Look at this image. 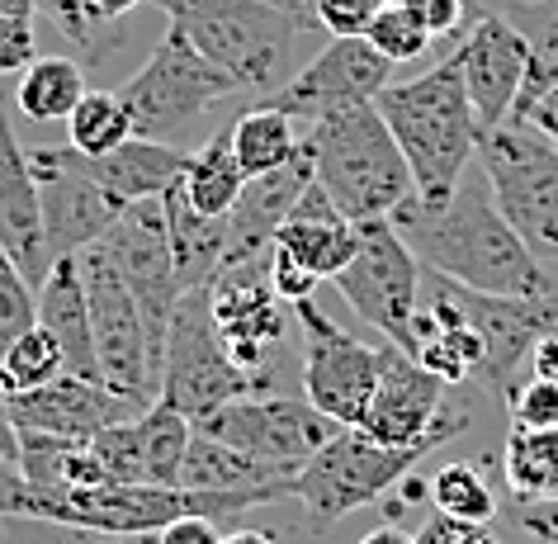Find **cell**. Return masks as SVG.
I'll return each instance as SVG.
<instances>
[{
  "label": "cell",
  "instance_id": "cell-27",
  "mask_svg": "<svg viewBox=\"0 0 558 544\" xmlns=\"http://www.w3.org/2000/svg\"><path fill=\"white\" fill-rule=\"evenodd\" d=\"M175 185L204 218H228L236 194L246 185L242 161H236V152H232V129H218L199 152H190Z\"/></svg>",
  "mask_w": 558,
  "mask_h": 544
},
{
  "label": "cell",
  "instance_id": "cell-48",
  "mask_svg": "<svg viewBox=\"0 0 558 544\" xmlns=\"http://www.w3.org/2000/svg\"><path fill=\"white\" fill-rule=\"evenodd\" d=\"M525 374L558 384V327H549V331H544V337L535 341V351H530V360H525Z\"/></svg>",
  "mask_w": 558,
  "mask_h": 544
},
{
  "label": "cell",
  "instance_id": "cell-4",
  "mask_svg": "<svg viewBox=\"0 0 558 544\" xmlns=\"http://www.w3.org/2000/svg\"><path fill=\"white\" fill-rule=\"evenodd\" d=\"M175 29L190 34V44L214 67H222L242 90L284 86L294 67V44L308 34L289 10L270 0H151Z\"/></svg>",
  "mask_w": 558,
  "mask_h": 544
},
{
  "label": "cell",
  "instance_id": "cell-41",
  "mask_svg": "<svg viewBox=\"0 0 558 544\" xmlns=\"http://www.w3.org/2000/svg\"><path fill=\"white\" fill-rule=\"evenodd\" d=\"M384 5L388 0H313V15L323 29H331V38H337V34H365L369 20L379 15Z\"/></svg>",
  "mask_w": 558,
  "mask_h": 544
},
{
  "label": "cell",
  "instance_id": "cell-14",
  "mask_svg": "<svg viewBox=\"0 0 558 544\" xmlns=\"http://www.w3.org/2000/svg\"><path fill=\"white\" fill-rule=\"evenodd\" d=\"M29 166L38 180L44 237H48L52 261L81 256V251L100 246L105 232L114 228V218L123 214V204L86 171V157H81L72 143H62V147L29 152Z\"/></svg>",
  "mask_w": 558,
  "mask_h": 544
},
{
  "label": "cell",
  "instance_id": "cell-38",
  "mask_svg": "<svg viewBox=\"0 0 558 544\" xmlns=\"http://www.w3.org/2000/svg\"><path fill=\"white\" fill-rule=\"evenodd\" d=\"M29 327H38V289L24 280V270L10 261V251L0 246V355Z\"/></svg>",
  "mask_w": 558,
  "mask_h": 544
},
{
  "label": "cell",
  "instance_id": "cell-15",
  "mask_svg": "<svg viewBox=\"0 0 558 544\" xmlns=\"http://www.w3.org/2000/svg\"><path fill=\"white\" fill-rule=\"evenodd\" d=\"M208 303H214V323L228 341L232 360L251 379L260 384V394H270L275 384V351L289 331V303L270 289V256L228 265L214 285H208Z\"/></svg>",
  "mask_w": 558,
  "mask_h": 544
},
{
  "label": "cell",
  "instance_id": "cell-26",
  "mask_svg": "<svg viewBox=\"0 0 558 544\" xmlns=\"http://www.w3.org/2000/svg\"><path fill=\"white\" fill-rule=\"evenodd\" d=\"M161 208H166V232H171L180 289H185V294L208 289L222 275V261H228V218H204L199 208L180 194V185L161 194Z\"/></svg>",
  "mask_w": 558,
  "mask_h": 544
},
{
  "label": "cell",
  "instance_id": "cell-39",
  "mask_svg": "<svg viewBox=\"0 0 558 544\" xmlns=\"http://www.w3.org/2000/svg\"><path fill=\"white\" fill-rule=\"evenodd\" d=\"M95 455L109 473V483H147V464H143V431H137V416H123V422L105 426L100 436H90Z\"/></svg>",
  "mask_w": 558,
  "mask_h": 544
},
{
  "label": "cell",
  "instance_id": "cell-28",
  "mask_svg": "<svg viewBox=\"0 0 558 544\" xmlns=\"http://www.w3.org/2000/svg\"><path fill=\"white\" fill-rule=\"evenodd\" d=\"M501 15L521 29L525 48H530L525 86H521V100H515V114H511L515 123H525L530 105H535L544 90L558 86V0H507Z\"/></svg>",
  "mask_w": 558,
  "mask_h": 544
},
{
  "label": "cell",
  "instance_id": "cell-16",
  "mask_svg": "<svg viewBox=\"0 0 558 544\" xmlns=\"http://www.w3.org/2000/svg\"><path fill=\"white\" fill-rule=\"evenodd\" d=\"M388 76H393V62L365 34H337L308 67H299L284 86L265 95V105L284 109L299 123H317L327 114H341V109L379 100Z\"/></svg>",
  "mask_w": 558,
  "mask_h": 544
},
{
  "label": "cell",
  "instance_id": "cell-57",
  "mask_svg": "<svg viewBox=\"0 0 558 544\" xmlns=\"http://www.w3.org/2000/svg\"><path fill=\"white\" fill-rule=\"evenodd\" d=\"M5 464H10V455H0V469H5Z\"/></svg>",
  "mask_w": 558,
  "mask_h": 544
},
{
  "label": "cell",
  "instance_id": "cell-1",
  "mask_svg": "<svg viewBox=\"0 0 558 544\" xmlns=\"http://www.w3.org/2000/svg\"><path fill=\"white\" fill-rule=\"evenodd\" d=\"M388 222L426 270H436L454 285L507 299H549L558 289V280L544 270V261L497 208L493 185H487L478 161L464 171L459 190L445 204H422L416 194H408L388 214Z\"/></svg>",
  "mask_w": 558,
  "mask_h": 544
},
{
  "label": "cell",
  "instance_id": "cell-20",
  "mask_svg": "<svg viewBox=\"0 0 558 544\" xmlns=\"http://www.w3.org/2000/svg\"><path fill=\"white\" fill-rule=\"evenodd\" d=\"M0 246L24 270L34 289L52 275V251L44 237V204H38V180L29 166V152L15 137V123L0 109Z\"/></svg>",
  "mask_w": 558,
  "mask_h": 544
},
{
  "label": "cell",
  "instance_id": "cell-51",
  "mask_svg": "<svg viewBox=\"0 0 558 544\" xmlns=\"http://www.w3.org/2000/svg\"><path fill=\"white\" fill-rule=\"evenodd\" d=\"M360 544H416V535H408L402 525H374Z\"/></svg>",
  "mask_w": 558,
  "mask_h": 544
},
{
  "label": "cell",
  "instance_id": "cell-45",
  "mask_svg": "<svg viewBox=\"0 0 558 544\" xmlns=\"http://www.w3.org/2000/svg\"><path fill=\"white\" fill-rule=\"evenodd\" d=\"M317 285H323V280H313V275L303 270V265H294V261L284 256V251H275V246H270V289L289 303V309H294V303H303V299H313V294H317Z\"/></svg>",
  "mask_w": 558,
  "mask_h": 544
},
{
  "label": "cell",
  "instance_id": "cell-2",
  "mask_svg": "<svg viewBox=\"0 0 558 544\" xmlns=\"http://www.w3.org/2000/svg\"><path fill=\"white\" fill-rule=\"evenodd\" d=\"M374 105L412 166V194L422 204H445L459 190L464 171L478 161L483 143V123L473 114L459 58L450 52L422 76L388 81Z\"/></svg>",
  "mask_w": 558,
  "mask_h": 544
},
{
  "label": "cell",
  "instance_id": "cell-23",
  "mask_svg": "<svg viewBox=\"0 0 558 544\" xmlns=\"http://www.w3.org/2000/svg\"><path fill=\"white\" fill-rule=\"evenodd\" d=\"M360 242V222H351L337 204L327 200V190L313 185L303 190V200L294 204V214L279 222L275 232V251H284L294 265L313 275V280H337V275L351 265Z\"/></svg>",
  "mask_w": 558,
  "mask_h": 544
},
{
  "label": "cell",
  "instance_id": "cell-37",
  "mask_svg": "<svg viewBox=\"0 0 558 544\" xmlns=\"http://www.w3.org/2000/svg\"><path fill=\"white\" fill-rule=\"evenodd\" d=\"M365 38L374 48L384 52L393 67H408V62H416V58H426V48H430V34L422 20L412 15V10H402V5H384L379 15L369 20V29H365Z\"/></svg>",
  "mask_w": 558,
  "mask_h": 544
},
{
  "label": "cell",
  "instance_id": "cell-43",
  "mask_svg": "<svg viewBox=\"0 0 558 544\" xmlns=\"http://www.w3.org/2000/svg\"><path fill=\"white\" fill-rule=\"evenodd\" d=\"M416 544H501L493 525L483 521H454V516H430V521L416 530Z\"/></svg>",
  "mask_w": 558,
  "mask_h": 544
},
{
  "label": "cell",
  "instance_id": "cell-17",
  "mask_svg": "<svg viewBox=\"0 0 558 544\" xmlns=\"http://www.w3.org/2000/svg\"><path fill=\"white\" fill-rule=\"evenodd\" d=\"M454 58L464 67V86H469V100H473V114H478L483 133L507 123L515 114L525 67H530V48L521 29L501 10H478L464 38H459Z\"/></svg>",
  "mask_w": 558,
  "mask_h": 544
},
{
  "label": "cell",
  "instance_id": "cell-19",
  "mask_svg": "<svg viewBox=\"0 0 558 544\" xmlns=\"http://www.w3.org/2000/svg\"><path fill=\"white\" fill-rule=\"evenodd\" d=\"M450 294H454L459 313L469 317V327L478 331V341H483L478 379L493 388L497 398H507L511 384H515V370H525L535 341L554 327L549 313H544V299L483 294V289H469V285H454V280H450Z\"/></svg>",
  "mask_w": 558,
  "mask_h": 544
},
{
  "label": "cell",
  "instance_id": "cell-7",
  "mask_svg": "<svg viewBox=\"0 0 558 544\" xmlns=\"http://www.w3.org/2000/svg\"><path fill=\"white\" fill-rule=\"evenodd\" d=\"M246 394H260V384L232 360L228 341H222V331L214 323L208 289H194V294L180 299L171 331H166L157 402L175 408L180 416H190L199 426L204 416H214L218 408H228L232 398H246Z\"/></svg>",
  "mask_w": 558,
  "mask_h": 544
},
{
  "label": "cell",
  "instance_id": "cell-52",
  "mask_svg": "<svg viewBox=\"0 0 558 544\" xmlns=\"http://www.w3.org/2000/svg\"><path fill=\"white\" fill-rule=\"evenodd\" d=\"M86 5L95 10V15H105V20H123L129 10L143 5V0H86Z\"/></svg>",
  "mask_w": 558,
  "mask_h": 544
},
{
  "label": "cell",
  "instance_id": "cell-50",
  "mask_svg": "<svg viewBox=\"0 0 558 544\" xmlns=\"http://www.w3.org/2000/svg\"><path fill=\"white\" fill-rule=\"evenodd\" d=\"M0 455L15 459V416H10V388L0 379Z\"/></svg>",
  "mask_w": 558,
  "mask_h": 544
},
{
  "label": "cell",
  "instance_id": "cell-22",
  "mask_svg": "<svg viewBox=\"0 0 558 544\" xmlns=\"http://www.w3.org/2000/svg\"><path fill=\"white\" fill-rule=\"evenodd\" d=\"M313 180L317 176H313L308 143H303V152L289 166L265 171V176H251L242 185V194H236L232 214H228V261H222V270H228V265H242V261L270 256L279 222L294 214V204L303 200V190H308Z\"/></svg>",
  "mask_w": 558,
  "mask_h": 544
},
{
  "label": "cell",
  "instance_id": "cell-8",
  "mask_svg": "<svg viewBox=\"0 0 558 544\" xmlns=\"http://www.w3.org/2000/svg\"><path fill=\"white\" fill-rule=\"evenodd\" d=\"M242 86L204 58L190 44L185 29H166L151 58L123 81V105L133 114V133L151 137V143H171L180 129H190L199 114H208L218 100H228Z\"/></svg>",
  "mask_w": 558,
  "mask_h": 544
},
{
  "label": "cell",
  "instance_id": "cell-12",
  "mask_svg": "<svg viewBox=\"0 0 558 544\" xmlns=\"http://www.w3.org/2000/svg\"><path fill=\"white\" fill-rule=\"evenodd\" d=\"M303 327V398L337 426H360L374 388H379L384 341H360L323 313L317 299L294 303Z\"/></svg>",
  "mask_w": 558,
  "mask_h": 544
},
{
  "label": "cell",
  "instance_id": "cell-49",
  "mask_svg": "<svg viewBox=\"0 0 558 544\" xmlns=\"http://www.w3.org/2000/svg\"><path fill=\"white\" fill-rule=\"evenodd\" d=\"M525 123H535V129L549 137V143L558 147V86L554 90H544L535 105H530V114H525Z\"/></svg>",
  "mask_w": 558,
  "mask_h": 544
},
{
  "label": "cell",
  "instance_id": "cell-5",
  "mask_svg": "<svg viewBox=\"0 0 558 544\" xmlns=\"http://www.w3.org/2000/svg\"><path fill=\"white\" fill-rule=\"evenodd\" d=\"M469 426V412H450L445 422L416 445H379L369 440L360 426H341L323 450H317L299 473V501L313 516V525H331L341 516H351L369 501H384L402 479L422 464L426 455H436L445 440H454Z\"/></svg>",
  "mask_w": 558,
  "mask_h": 544
},
{
  "label": "cell",
  "instance_id": "cell-9",
  "mask_svg": "<svg viewBox=\"0 0 558 544\" xmlns=\"http://www.w3.org/2000/svg\"><path fill=\"white\" fill-rule=\"evenodd\" d=\"M81 285H86L90 303V331H95V360H100V384L129 398L137 412H147L161 394L157 360H151L147 323L137 313L133 289L123 285L119 265L109 261L105 246H90L76 256Z\"/></svg>",
  "mask_w": 558,
  "mask_h": 544
},
{
  "label": "cell",
  "instance_id": "cell-24",
  "mask_svg": "<svg viewBox=\"0 0 558 544\" xmlns=\"http://www.w3.org/2000/svg\"><path fill=\"white\" fill-rule=\"evenodd\" d=\"M38 323L58 337L66 355V374L100 384V360H95V331H90V303L86 285H81L76 256H62L52 275L38 285Z\"/></svg>",
  "mask_w": 558,
  "mask_h": 544
},
{
  "label": "cell",
  "instance_id": "cell-18",
  "mask_svg": "<svg viewBox=\"0 0 558 544\" xmlns=\"http://www.w3.org/2000/svg\"><path fill=\"white\" fill-rule=\"evenodd\" d=\"M445 394H450V384L440 374L422 370L402 346L384 341L379 388H374L369 408L360 416V431L379 445H416L450 416L445 412Z\"/></svg>",
  "mask_w": 558,
  "mask_h": 544
},
{
  "label": "cell",
  "instance_id": "cell-11",
  "mask_svg": "<svg viewBox=\"0 0 558 544\" xmlns=\"http://www.w3.org/2000/svg\"><path fill=\"white\" fill-rule=\"evenodd\" d=\"M331 285L384 341L412 351V317L416 303H422V261L412 256V246L398 237L393 222H360L355 256Z\"/></svg>",
  "mask_w": 558,
  "mask_h": 544
},
{
  "label": "cell",
  "instance_id": "cell-35",
  "mask_svg": "<svg viewBox=\"0 0 558 544\" xmlns=\"http://www.w3.org/2000/svg\"><path fill=\"white\" fill-rule=\"evenodd\" d=\"M129 137H133V114L119 90H86L81 105L72 109V119H66V143L86 152V157H105Z\"/></svg>",
  "mask_w": 558,
  "mask_h": 544
},
{
  "label": "cell",
  "instance_id": "cell-3",
  "mask_svg": "<svg viewBox=\"0 0 558 544\" xmlns=\"http://www.w3.org/2000/svg\"><path fill=\"white\" fill-rule=\"evenodd\" d=\"M303 143L313 152L317 185L351 222L388 218L412 194V166L374 100L308 123Z\"/></svg>",
  "mask_w": 558,
  "mask_h": 544
},
{
  "label": "cell",
  "instance_id": "cell-25",
  "mask_svg": "<svg viewBox=\"0 0 558 544\" xmlns=\"http://www.w3.org/2000/svg\"><path fill=\"white\" fill-rule=\"evenodd\" d=\"M86 157V152H81ZM190 152H175L171 143H151V137H129L105 157H86V171L100 180V185L114 194V200L129 208L137 200H161L166 190L180 180Z\"/></svg>",
  "mask_w": 558,
  "mask_h": 544
},
{
  "label": "cell",
  "instance_id": "cell-54",
  "mask_svg": "<svg viewBox=\"0 0 558 544\" xmlns=\"http://www.w3.org/2000/svg\"><path fill=\"white\" fill-rule=\"evenodd\" d=\"M222 544H275V535H265V530H232V535H222Z\"/></svg>",
  "mask_w": 558,
  "mask_h": 544
},
{
  "label": "cell",
  "instance_id": "cell-44",
  "mask_svg": "<svg viewBox=\"0 0 558 544\" xmlns=\"http://www.w3.org/2000/svg\"><path fill=\"white\" fill-rule=\"evenodd\" d=\"M511 525L525 544H558V501H511Z\"/></svg>",
  "mask_w": 558,
  "mask_h": 544
},
{
  "label": "cell",
  "instance_id": "cell-53",
  "mask_svg": "<svg viewBox=\"0 0 558 544\" xmlns=\"http://www.w3.org/2000/svg\"><path fill=\"white\" fill-rule=\"evenodd\" d=\"M270 5H279V10H289L299 24H317V15H313V0H270Z\"/></svg>",
  "mask_w": 558,
  "mask_h": 544
},
{
  "label": "cell",
  "instance_id": "cell-30",
  "mask_svg": "<svg viewBox=\"0 0 558 544\" xmlns=\"http://www.w3.org/2000/svg\"><path fill=\"white\" fill-rule=\"evenodd\" d=\"M86 90V67L76 58H34L20 72L15 109L34 123H66Z\"/></svg>",
  "mask_w": 558,
  "mask_h": 544
},
{
  "label": "cell",
  "instance_id": "cell-6",
  "mask_svg": "<svg viewBox=\"0 0 558 544\" xmlns=\"http://www.w3.org/2000/svg\"><path fill=\"white\" fill-rule=\"evenodd\" d=\"M478 166L497 208L539 261L558 265V147L535 123H497L478 143Z\"/></svg>",
  "mask_w": 558,
  "mask_h": 544
},
{
  "label": "cell",
  "instance_id": "cell-29",
  "mask_svg": "<svg viewBox=\"0 0 558 544\" xmlns=\"http://www.w3.org/2000/svg\"><path fill=\"white\" fill-rule=\"evenodd\" d=\"M501 483L511 501H558V426H511L501 445Z\"/></svg>",
  "mask_w": 558,
  "mask_h": 544
},
{
  "label": "cell",
  "instance_id": "cell-47",
  "mask_svg": "<svg viewBox=\"0 0 558 544\" xmlns=\"http://www.w3.org/2000/svg\"><path fill=\"white\" fill-rule=\"evenodd\" d=\"M151 544H222V535L214 530V521H208V516H180V521H171L166 530H157V535H151Z\"/></svg>",
  "mask_w": 558,
  "mask_h": 544
},
{
  "label": "cell",
  "instance_id": "cell-32",
  "mask_svg": "<svg viewBox=\"0 0 558 544\" xmlns=\"http://www.w3.org/2000/svg\"><path fill=\"white\" fill-rule=\"evenodd\" d=\"M299 479H279L256 459L236 455L232 445H222L204 431L190 436V455H185V487H199V493H246V487H284Z\"/></svg>",
  "mask_w": 558,
  "mask_h": 544
},
{
  "label": "cell",
  "instance_id": "cell-56",
  "mask_svg": "<svg viewBox=\"0 0 558 544\" xmlns=\"http://www.w3.org/2000/svg\"><path fill=\"white\" fill-rule=\"evenodd\" d=\"M119 544H151V540H119Z\"/></svg>",
  "mask_w": 558,
  "mask_h": 544
},
{
  "label": "cell",
  "instance_id": "cell-31",
  "mask_svg": "<svg viewBox=\"0 0 558 544\" xmlns=\"http://www.w3.org/2000/svg\"><path fill=\"white\" fill-rule=\"evenodd\" d=\"M232 152H236V161H242L246 180L279 171V166H289L303 152L299 119H289L284 109H270L260 100L256 109H246V114L232 123Z\"/></svg>",
  "mask_w": 558,
  "mask_h": 544
},
{
  "label": "cell",
  "instance_id": "cell-55",
  "mask_svg": "<svg viewBox=\"0 0 558 544\" xmlns=\"http://www.w3.org/2000/svg\"><path fill=\"white\" fill-rule=\"evenodd\" d=\"M38 0H0V15H20V20H34Z\"/></svg>",
  "mask_w": 558,
  "mask_h": 544
},
{
  "label": "cell",
  "instance_id": "cell-46",
  "mask_svg": "<svg viewBox=\"0 0 558 544\" xmlns=\"http://www.w3.org/2000/svg\"><path fill=\"white\" fill-rule=\"evenodd\" d=\"M388 5L412 10V15L422 20L436 38L440 34H459V24H464V0H388Z\"/></svg>",
  "mask_w": 558,
  "mask_h": 544
},
{
  "label": "cell",
  "instance_id": "cell-36",
  "mask_svg": "<svg viewBox=\"0 0 558 544\" xmlns=\"http://www.w3.org/2000/svg\"><path fill=\"white\" fill-rule=\"evenodd\" d=\"M58 374H66V355L44 323L29 327L20 341H10V351L0 355V379L10 394H29L38 384H52Z\"/></svg>",
  "mask_w": 558,
  "mask_h": 544
},
{
  "label": "cell",
  "instance_id": "cell-33",
  "mask_svg": "<svg viewBox=\"0 0 558 544\" xmlns=\"http://www.w3.org/2000/svg\"><path fill=\"white\" fill-rule=\"evenodd\" d=\"M137 431H143L147 483L185 487V455H190V436H194L190 416H180L175 408H166V402H151L147 412H137Z\"/></svg>",
  "mask_w": 558,
  "mask_h": 544
},
{
  "label": "cell",
  "instance_id": "cell-10",
  "mask_svg": "<svg viewBox=\"0 0 558 544\" xmlns=\"http://www.w3.org/2000/svg\"><path fill=\"white\" fill-rule=\"evenodd\" d=\"M194 431L232 445L236 455L256 459V464L279 473V479H299L303 464H308L341 426L317 412L303 394L299 398L246 394V398H232L228 408H218L214 416H204Z\"/></svg>",
  "mask_w": 558,
  "mask_h": 544
},
{
  "label": "cell",
  "instance_id": "cell-34",
  "mask_svg": "<svg viewBox=\"0 0 558 544\" xmlns=\"http://www.w3.org/2000/svg\"><path fill=\"white\" fill-rule=\"evenodd\" d=\"M430 487V507L440 516H454V521H497V493L487 483V473L473 464V459H450L426 479Z\"/></svg>",
  "mask_w": 558,
  "mask_h": 544
},
{
  "label": "cell",
  "instance_id": "cell-42",
  "mask_svg": "<svg viewBox=\"0 0 558 544\" xmlns=\"http://www.w3.org/2000/svg\"><path fill=\"white\" fill-rule=\"evenodd\" d=\"M38 58V29L34 20L0 15V76H15Z\"/></svg>",
  "mask_w": 558,
  "mask_h": 544
},
{
  "label": "cell",
  "instance_id": "cell-21",
  "mask_svg": "<svg viewBox=\"0 0 558 544\" xmlns=\"http://www.w3.org/2000/svg\"><path fill=\"white\" fill-rule=\"evenodd\" d=\"M10 416H15V431L90 440V436H100L105 426L123 422V416H137V408L95 379L58 374L52 384H38L29 394H10Z\"/></svg>",
  "mask_w": 558,
  "mask_h": 544
},
{
  "label": "cell",
  "instance_id": "cell-40",
  "mask_svg": "<svg viewBox=\"0 0 558 544\" xmlns=\"http://www.w3.org/2000/svg\"><path fill=\"white\" fill-rule=\"evenodd\" d=\"M507 402V416L511 426H558V384L554 379H535V374H525V379L511 384V394L501 398Z\"/></svg>",
  "mask_w": 558,
  "mask_h": 544
},
{
  "label": "cell",
  "instance_id": "cell-13",
  "mask_svg": "<svg viewBox=\"0 0 558 544\" xmlns=\"http://www.w3.org/2000/svg\"><path fill=\"white\" fill-rule=\"evenodd\" d=\"M109 261L119 265L123 285L133 289L137 313L147 323V341H151V360H157V379H161V351H166V331L171 317L185 299L175 275V256H171V232H166V208L161 200H137L114 218V228L105 232Z\"/></svg>",
  "mask_w": 558,
  "mask_h": 544
}]
</instances>
